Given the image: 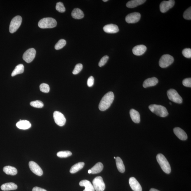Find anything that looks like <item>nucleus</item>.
I'll return each mask as SVG.
<instances>
[{"mask_svg":"<svg viewBox=\"0 0 191 191\" xmlns=\"http://www.w3.org/2000/svg\"><path fill=\"white\" fill-rule=\"evenodd\" d=\"M114 98V96L113 92H109L105 94L100 103L99 110L102 111L107 110L113 102Z\"/></svg>","mask_w":191,"mask_h":191,"instance_id":"nucleus-1","label":"nucleus"},{"mask_svg":"<svg viewBox=\"0 0 191 191\" xmlns=\"http://www.w3.org/2000/svg\"><path fill=\"white\" fill-rule=\"evenodd\" d=\"M157 159L162 170L166 173L169 174L171 172V166L167 159L162 154L157 155Z\"/></svg>","mask_w":191,"mask_h":191,"instance_id":"nucleus-2","label":"nucleus"},{"mask_svg":"<svg viewBox=\"0 0 191 191\" xmlns=\"http://www.w3.org/2000/svg\"><path fill=\"white\" fill-rule=\"evenodd\" d=\"M149 108L152 113L156 114L158 116L165 117L168 114L167 109L164 106L162 105H151L149 106Z\"/></svg>","mask_w":191,"mask_h":191,"instance_id":"nucleus-3","label":"nucleus"},{"mask_svg":"<svg viewBox=\"0 0 191 191\" xmlns=\"http://www.w3.org/2000/svg\"><path fill=\"white\" fill-rule=\"evenodd\" d=\"M57 24L55 19L53 18H43L40 20L38 25L41 28H51L55 27Z\"/></svg>","mask_w":191,"mask_h":191,"instance_id":"nucleus-4","label":"nucleus"},{"mask_svg":"<svg viewBox=\"0 0 191 191\" xmlns=\"http://www.w3.org/2000/svg\"><path fill=\"white\" fill-rule=\"evenodd\" d=\"M22 18L20 16H17L12 19L9 26V32L10 33L13 34L17 31L20 26Z\"/></svg>","mask_w":191,"mask_h":191,"instance_id":"nucleus-5","label":"nucleus"},{"mask_svg":"<svg viewBox=\"0 0 191 191\" xmlns=\"http://www.w3.org/2000/svg\"><path fill=\"white\" fill-rule=\"evenodd\" d=\"M174 61L173 57L170 54H164L160 59L159 66L162 68L167 67L173 64Z\"/></svg>","mask_w":191,"mask_h":191,"instance_id":"nucleus-6","label":"nucleus"},{"mask_svg":"<svg viewBox=\"0 0 191 191\" xmlns=\"http://www.w3.org/2000/svg\"><path fill=\"white\" fill-rule=\"evenodd\" d=\"M167 94L169 99L172 101L178 104L182 103V98L175 90L169 89L167 91Z\"/></svg>","mask_w":191,"mask_h":191,"instance_id":"nucleus-7","label":"nucleus"},{"mask_svg":"<svg viewBox=\"0 0 191 191\" xmlns=\"http://www.w3.org/2000/svg\"><path fill=\"white\" fill-rule=\"evenodd\" d=\"M93 186L96 191H104L105 189V184L101 177L97 176L92 181Z\"/></svg>","mask_w":191,"mask_h":191,"instance_id":"nucleus-8","label":"nucleus"},{"mask_svg":"<svg viewBox=\"0 0 191 191\" xmlns=\"http://www.w3.org/2000/svg\"><path fill=\"white\" fill-rule=\"evenodd\" d=\"M36 51L34 48H30L27 50L23 54V59L24 61L30 63L34 60L36 55Z\"/></svg>","mask_w":191,"mask_h":191,"instance_id":"nucleus-9","label":"nucleus"},{"mask_svg":"<svg viewBox=\"0 0 191 191\" xmlns=\"http://www.w3.org/2000/svg\"><path fill=\"white\" fill-rule=\"evenodd\" d=\"M53 117L54 121L57 125L60 126H64L66 122V119L64 115L60 112L57 111H54Z\"/></svg>","mask_w":191,"mask_h":191,"instance_id":"nucleus-10","label":"nucleus"},{"mask_svg":"<svg viewBox=\"0 0 191 191\" xmlns=\"http://www.w3.org/2000/svg\"><path fill=\"white\" fill-rule=\"evenodd\" d=\"M174 4H175V1L173 0L162 2L160 5V12L162 13L167 12L174 6Z\"/></svg>","mask_w":191,"mask_h":191,"instance_id":"nucleus-11","label":"nucleus"},{"mask_svg":"<svg viewBox=\"0 0 191 191\" xmlns=\"http://www.w3.org/2000/svg\"><path fill=\"white\" fill-rule=\"evenodd\" d=\"M141 17L140 13L137 12L133 13L126 16L125 20L127 23H137L140 20Z\"/></svg>","mask_w":191,"mask_h":191,"instance_id":"nucleus-12","label":"nucleus"},{"mask_svg":"<svg viewBox=\"0 0 191 191\" xmlns=\"http://www.w3.org/2000/svg\"><path fill=\"white\" fill-rule=\"evenodd\" d=\"M29 166L31 171L36 175L40 176L43 175V171L42 168L36 163L30 161L29 163Z\"/></svg>","mask_w":191,"mask_h":191,"instance_id":"nucleus-13","label":"nucleus"},{"mask_svg":"<svg viewBox=\"0 0 191 191\" xmlns=\"http://www.w3.org/2000/svg\"><path fill=\"white\" fill-rule=\"evenodd\" d=\"M173 132L177 137L181 140L185 141L187 140V135L184 131L178 127L174 128Z\"/></svg>","mask_w":191,"mask_h":191,"instance_id":"nucleus-14","label":"nucleus"},{"mask_svg":"<svg viewBox=\"0 0 191 191\" xmlns=\"http://www.w3.org/2000/svg\"><path fill=\"white\" fill-rule=\"evenodd\" d=\"M129 183L130 187L134 191H142L141 185L134 177H131Z\"/></svg>","mask_w":191,"mask_h":191,"instance_id":"nucleus-15","label":"nucleus"},{"mask_svg":"<svg viewBox=\"0 0 191 191\" xmlns=\"http://www.w3.org/2000/svg\"><path fill=\"white\" fill-rule=\"evenodd\" d=\"M103 31L108 34H115L119 31L118 27L116 24H107L103 27Z\"/></svg>","mask_w":191,"mask_h":191,"instance_id":"nucleus-16","label":"nucleus"},{"mask_svg":"<svg viewBox=\"0 0 191 191\" xmlns=\"http://www.w3.org/2000/svg\"><path fill=\"white\" fill-rule=\"evenodd\" d=\"M147 48L146 46L143 45L136 46L132 49V52L135 55L141 56L145 53Z\"/></svg>","mask_w":191,"mask_h":191,"instance_id":"nucleus-17","label":"nucleus"},{"mask_svg":"<svg viewBox=\"0 0 191 191\" xmlns=\"http://www.w3.org/2000/svg\"><path fill=\"white\" fill-rule=\"evenodd\" d=\"M158 79L153 77L147 79L144 81L143 86L144 88H147L148 87L153 86L157 85L158 83Z\"/></svg>","mask_w":191,"mask_h":191,"instance_id":"nucleus-18","label":"nucleus"},{"mask_svg":"<svg viewBox=\"0 0 191 191\" xmlns=\"http://www.w3.org/2000/svg\"><path fill=\"white\" fill-rule=\"evenodd\" d=\"M16 126L19 129L27 130L31 128V124L30 122L26 120H20V121L16 123Z\"/></svg>","mask_w":191,"mask_h":191,"instance_id":"nucleus-19","label":"nucleus"},{"mask_svg":"<svg viewBox=\"0 0 191 191\" xmlns=\"http://www.w3.org/2000/svg\"><path fill=\"white\" fill-rule=\"evenodd\" d=\"M130 114L131 118L133 122L135 123H139L141 121L140 115L138 112L134 110L131 109L130 111Z\"/></svg>","mask_w":191,"mask_h":191,"instance_id":"nucleus-20","label":"nucleus"},{"mask_svg":"<svg viewBox=\"0 0 191 191\" xmlns=\"http://www.w3.org/2000/svg\"><path fill=\"white\" fill-rule=\"evenodd\" d=\"M80 185L81 187H85V189L83 191H95V190L93 185L88 180H82L80 182Z\"/></svg>","mask_w":191,"mask_h":191,"instance_id":"nucleus-21","label":"nucleus"},{"mask_svg":"<svg viewBox=\"0 0 191 191\" xmlns=\"http://www.w3.org/2000/svg\"><path fill=\"white\" fill-rule=\"evenodd\" d=\"M18 188L17 185L13 183L10 182L5 183L1 186V189L3 191L15 190Z\"/></svg>","mask_w":191,"mask_h":191,"instance_id":"nucleus-22","label":"nucleus"},{"mask_svg":"<svg viewBox=\"0 0 191 191\" xmlns=\"http://www.w3.org/2000/svg\"><path fill=\"white\" fill-rule=\"evenodd\" d=\"M146 1L144 0H132L128 2L126 5L128 8H132L143 4Z\"/></svg>","mask_w":191,"mask_h":191,"instance_id":"nucleus-23","label":"nucleus"},{"mask_svg":"<svg viewBox=\"0 0 191 191\" xmlns=\"http://www.w3.org/2000/svg\"><path fill=\"white\" fill-rule=\"evenodd\" d=\"M3 170L8 175L14 176L18 173V171L16 168L10 166H5Z\"/></svg>","mask_w":191,"mask_h":191,"instance_id":"nucleus-24","label":"nucleus"},{"mask_svg":"<svg viewBox=\"0 0 191 191\" xmlns=\"http://www.w3.org/2000/svg\"><path fill=\"white\" fill-rule=\"evenodd\" d=\"M84 13L79 8H75L72 13V17L76 19H80L84 17Z\"/></svg>","mask_w":191,"mask_h":191,"instance_id":"nucleus-25","label":"nucleus"},{"mask_svg":"<svg viewBox=\"0 0 191 191\" xmlns=\"http://www.w3.org/2000/svg\"><path fill=\"white\" fill-rule=\"evenodd\" d=\"M85 163L84 162L78 163L74 165L71 168L70 172L71 173H75L81 170L84 167Z\"/></svg>","mask_w":191,"mask_h":191,"instance_id":"nucleus-26","label":"nucleus"},{"mask_svg":"<svg viewBox=\"0 0 191 191\" xmlns=\"http://www.w3.org/2000/svg\"><path fill=\"white\" fill-rule=\"evenodd\" d=\"M116 159L117 168L118 171L121 173H124L125 167L122 159L119 157H116Z\"/></svg>","mask_w":191,"mask_h":191,"instance_id":"nucleus-27","label":"nucleus"},{"mask_svg":"<svg viewBox=\"0 0 191 191\" xmlns=\"http://www.w3.org/2000/svg\"><path fill=\"white\" fill-rule=\"evenodd\" d=\"M103 168V165L101 163H98L90 170L92 174H97L101 172Z\"/></svg>","mask_w":191,"mask_h":191,"instance_id":"nucleus-28","label":"nucleus"},{"mask_svg":"<svg viewBox=\"0 0 191 191\" xmlns=\"http://www.w3.org/2000/svg\"><path fill=\"white\" fill-rule=\"evenodd\" d=\"M24 70V65L23 64H19L17 65L12 74V76H14L16 75L23 73Z\"/></svg>","mask_w":191,"mask_h":191,"instance_id":"nucleus-29","label":"nucleus"},{"mask_svg":"<svg viewBox=\"0 0 191 191\" xmlns=\"http://www.w3.org/2000/svg\"><path fill=\"white\" fill-rule=\"evenodd\" d=\"M72 155V153L69 151H62L57 153V156L60 158H66Z\"/></svg>","mask_w":191,"mask_h":191,"instance_id":"nucleus-30","label":"nucleus"},{"mask_svg":"<svg viewBox=\"0 0 191 191\" xmlns=\"http://www.w3.org/2000/svg\"><path fill=\"white\" fill-rule=\"evenodd\" d=\"M66 44V41L64 39H60L56 44L55 46H54V48L56 50L61 49L64 47Z\"/></svg>","mask_w":191,"mask_h":191,"instance_id":"nucleus-31","label":"nucleus"},{"mask_svg":"<svg viewBox=\"0 0 191 191\" xmlns=\"http://www.w3.org/2000/svg\"><path fill=\"white\" fill-rule=\"evenodd\" d=\"M30 105L33 107L39 108H43L44 106L43 102L38 100L31 102L30 103Z\"/></svg>","mask_w":191,"mask_h":191,"instance_id":"nucleus-32","label":"nucleus"},{"mask_svg":"<svg viewBox=\"0 0 191 191\" xmlns=\"http://www.w3.org/2000/svg\"><path fill=\"white\" fill-rule=\"evenodd\" d=\"M40 90L43 92L47 93L50 91V88L48 84L45 83H42L40 85Z\"/></svg>","mask_w":191,"mask_h":191,"instance_id":"nucleus-33","label":"nucleus"},{"mask_svg":"<svg viewBox=\"0 0 191 191\" xmlns=\"http://www.w3.org/2000/svg\"><path fill=\"white\" fill-rule=\"evenodd\" d=\"M56 9L59 13H63L65 12V9L63 3L61 2H59L57 3Z\"/></svg>","mask_w":191,"mask_h":191,"instance_id":"nucleus-34","label":"nucleus"},{"mask_svg":"<svg viewBox=\"0 0 191 191\" xmlns=\"http://www.w3.org/2000/svg\"><path fill=\"white\" fill-rule=\"evenodd\" d=\"M83 65L81 64H79L76 65L75 68L74 70H73V75H76L78 74L82 70Z\"/></svg>","mask_w":191,"mask_h":191,"instance_id":"nucleus-35","label":"nucleus"},{"mask_svg":"<svg viewBox=\"0 0 191 191\" xmlns=\"http://www.w3.org/2000/svg\"><path fill=\"white\" fill-rule=\"evenodd\" d=\"M183 18L186 20H190L191 19V8L190 7L185 10L183 13Z\"/></svg>","mask_w":191,"mask_h":191,"instance_id":"nucleus-36","label":"nucleus"},{"mask_svg":"<svg viewBox=\"0 0 191 191\" xmlns=\"http://www.w3.org/2000/svg\"><path fill=\"white\" fill-rule=\"evenodd\" d=\"M182 54L184 56L187 58L191 57V49L190 48H186L182 51Z\"/></svg>","mask_w":191,"mask_h":191,"instance_id":"nucleus-37","label":"nucleus"},{"mask_svg":"<svg viewBox=\"0 0 191 191\" xmlns=\"http://www.w3.org/2000/svg\"><path fill=\"white\" fill-rule=\"evenodd\" d=\"M109 58L108 56L107 55L103 56L102 58L101 59L100 61L99 62V65L100 67H102L103 65H104L107 62L108 59Z\"/></svg>","mask_w":191,"mask_h":191,"instance_id":"nucleus-38","label":"nucleus"},{"mask_svg":"<svg viewBox=\"0 0 191 191\" xmlns=\"http://www.w3.org/2000/svg\"><path fill=\"white\" fill-rule=\"evenodd\" d=\"M182 84L183 85L187 87H191V78H187L184 79V80L183 81Z\"/></svg>","mask_w":191,"mask_h":191,"instance_id":"nucleus-39","label":"nucleus"},{"mask_svg":"<svg viewBox=\"0 0 191 191\" xmlns=\"http://www.w3.org/2000/svg\"><path fill=\"white\" fill-rule=\"evenodd\" d=\"M94 78L93 76H91L88 78L87 81V85L89 87H91L94 85Z\"/></svg>","mask_w":191,"mask_h":191,"instance_id":"nucleus-40","label":"nucleus"},{"mask_svg":"<svg viewBox=\"0 0 191 191\" xmlns=\"http://www.w3.org/2000/svg\"><path fill=\"white\" fill-rule=\"evenodd\" d=\"M32 191H47L43 188H41L39 187H35L33 188Z\"/></svg>","mask_w":191,"mask_h":191,"instance_id":"nucleus-41","label":"nucleus"},{"mask_svg":"<svg viewBox=\"0 0 191 191\" xmlns=\"http://www.w3.org/2000/svg\"><path fill=\"white\" fill-rule=\"evenodd\" d=\"M150 191H160L159 190H158L157 189H154V188H152L151 189H150Z\"/></svg>","mask_w":191,"mask_h":191,"instance_id":"nucleus-42","label":"nucleus"},{"mask_svg":"<svg viewBox=\"0 0 191 191\" xmlns=\"http://www.w3.org/2000/svg\"><path fill=\"white\" fill-rule=\"evenodd\" d=\"M88 173H89V174H90V173H91V170H89L88 171Z\"/></svg>","mask_w":191,"mask_h":191,"instance_id":"nucleus-43","label":"nucleus"},{"mask_svg":"<svg viewBox=\"0 0 191 191\" xmlns=\"http://www.w3.org/2000/svg\"><path fill=\"white\" fill-rule=\"evenodd\" d=\"M103 1L104 2H107L108 1V0H103Z\"/></svg>","mask_w":191,"mask_h":191,"instance_id":"nucleus-44","label":"nucleus"},{"mask_svg":"<svg viewBox=\"0 0 191 191\" xmlns=\"http://www.w3.org/2000/svg\"><path fill=\"white\" fill-rule=\"evenodd\" d=\"M169 104H170V105H172V103L171 102L169 103Z\"/></svg>","mask_w":191,"mask_h":191,"instance_id":"nucleus-45","label":"nucleus"},{"mask_svg":"<svg viewBox=\"0 0 191 191\" xmlns=\"http://www.w3.org/2000/svg\"><path fill=\"white\" fill-rule=\"evenodd\" d=\"M114 159H116V157H114Z\"/></svg>","mask_w":191,"mask_h":191,"instance_id":"nucleus-46","label":"nucleus"}]
</instances>
